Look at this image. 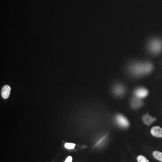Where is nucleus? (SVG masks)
<instances>
[{
	"mask_svg": "<svg viewBox=\"0 0 162 162\" xmlns=\"http://www.w3.org/2000/svg\"><path fill=\"white\" fill-rule=\"evenodd\" d=\"M153 66L150 63H135L131 66V69L135 74L148 73L153 70Z\"/></svg>",
	"mask_w": 162,
	"mask_h": 162,
	"instance_id": "nucleus-1",
	"label": "nucleus"
},
{
	"mask_svg": "<svg viewBox=\"0 0 162 162\" xmlns=\"http://www.w3.org/2000/svg\"><path fill=\"white\" fill-rule=\"evenodd\" d=\"M149 48L150 52L154 53H158L162 50V41L158 39L153 40L149 44Z\"/></svg>",
	"mask_w": 162,
	"mask_h": 162,
	"instance_id": "nucleus-2",
	"label": "nucleus"
},
{
	"mask_svg": "<svg viewBox=\"0 0 162 162\" xmlns=\"http://www.w3.org/2000/svg\"><path fill=\"white\" fill-rule=\"evenodd\" d=\"M116 121L119 125L123 128H127L129 127V121L128 119L122 114H118L116 116Z\"/></svg>",
	"mask_w": 162,
	"mask_h": 162,
	"instance_id": "nucleus-3",
	"label": "nucleus"
},
{
	"mask_svg": "<svg viewBox=\"0 0 162 162\" xmlns=\"http://www.w3.org/2000/svg\"><path fill=\"white\" fill-rule=\"evenodd\" d=\"M148 94H149V92L148 90L143 88H139L135 92V96L136 97L139 98H144L148 96Z\"/></svg>",
	"mask_w": 162,
	"mask_h": 162,
	"instance_id": "nucleus-4",
	"label": "nucleus"
},
{
	"mask_svg": "<svg viewBox=\"0 0 162 162\" xmlns=\"http://www.w3.org/2000/svg\"><path fill=\"white\" fill-rule=\"evenodd\" d=\"M157 119L156 118H154L151 116L150 115H149L148 113L145 114L142 117V120L145 124H146L147 126H150L151 124H153V123L154 121H156Z\"/></svg>",
	"mask_w": 162,
	"mask_h": 162,
	"instance_id": "nucleus-5",
	"label": "nucleus"
},
{
	"mask_svg": "<svg viewBox=\"0 0 162 162\" xmlns=\"http://www.w3.org/2000/svg\"><path fill=\"white\" fill-rule=\"evenodd\" d=\"M150 132L154 136L158 138H162V128H160L159 126L152 127Z\"/></svg>",
	"mask_w": 162,
	"mask_h": 162,
	"instance_id": "nucleus-6",
	"label": "nucleus"
},
{
	"mask_svg": "<svg viewBox=\"0 0 162 162\" xmlns=\"http://www.w3.org/2000/svg\"><path fill=\"white\" fill-rule=\"evenodd\" d=\"M11 88L9 85H5L1 89V96L5 99H8L10 95Z\"/></svg>",
	"mask_w": 162,
	"mask_h": 162,
	"instance_id": "nucleus-7",
	"label": "nucleus"
},
{
	"mask_svg": "<svg viewBox=\"0 0 162 162\" xmlns=\"http://www.w3.org/2000/svg\"><path fill=\"white\" fill-rule=\"evenodd\" d=\"M153 155L155 159L162 162V153L159 151H154L153 152Z\"/></svg>",
	"mask_w": 162,
	"mask_h": 162,
	"instance_id": "nucleus-8",
	"label": "nucleus"
},
{
	"mask_svg": "<svg viewBox=\"0 0 162 162\" xmlns=\"http://www.w3.org/2000/svg\"><path fill=\"white\" fill-rule=\"evenodd\" d=\"M138 162H150L146 157L142 155H140L137 157Z\"/></svg>",
	"mask_w": 162,
	"mask_h": 162,
	"instance_id": "nucleus-9",
	"label": "nucleus"
},
{
	"mask_svg": "<svg viewBox=\"0 0 162 162\" xmlns=\"http://www.w3.org/2000/svg\"><path fill=\"white\" fill-rule=\"evenodd\" d=\"M65 146L68 149H73L75 146V144L74 143H67L65 144Z\"/></svg>",
	"mask_w": 162,
	"mask_h": 162,
	"instance_id": "nucleus-10",
	"label": "nucleus"
},
{
	"mask_svg": "<svg viewBox=\"0 0 162 162\" xmlns=\"http://www.w3.org/2000/svg\"><path fill=\"white\" fill-rule=\"evenodd\" d=\"M72 157L70 156L68 157L65 162H72Z\"/></svg>",
	"mask_w": 162,
	"mask_h": 162,
	"instance_id": "nucleus-11",
	"label": "nucleus"
}]
</instances>
